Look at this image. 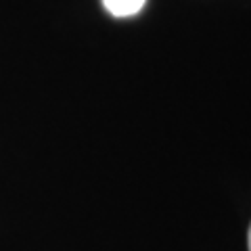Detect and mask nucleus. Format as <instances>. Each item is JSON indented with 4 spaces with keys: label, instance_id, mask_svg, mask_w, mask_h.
Returning <instances> with one entry per match:
<instances>
[{
    "label": "nucleus",
    "instance_id": "f03ea898",
    "mask_svg": "<svg viewBox=\"0 0 251 251\" xmlns=\"http://www.w3.org/2000/svg\"><path fill=\"white\" fill-rule=\"evenodd\" d=\"M247 245H249V251H251V226H249V234H247Z\"/></svg>",
    "mask_w": 251,
    "mask_h": 251
},
{
    "label": "nucleus",
    "instance_id": "f257e3e1",
    "mask_svg": "<svg viewBox=\"0 0 251 251\" xmlns=\"http://www.w3.org/2000/svg\"><path fill=\"white\" fill-rule=\"evenodd\" d=\"M147 0H103L105 9L113 15V17H132L143 11Z\"/></svg>",
    "mask_w": 251,
    "mask_h": 251
}]
</instances>
